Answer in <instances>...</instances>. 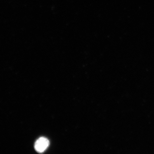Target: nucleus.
Instances as JSON below:
<instances>
[{
    "label": "nucleus",
    "mask_w": 154,
    "mask_h": 154,
    "mask_svg": "<svg viewBox=\"0 0 154 154\" xmlns=\"http://www.w3.org/2000/svg\"><path fill=\"white\" fill-rule=\"evenodd\" d=\"M49 145V140L47 138L40 137L35 143V149L38 152H43L48 147Z\"/></svg>",
    "instance_id": "nucleus-1"
}]
</instances>
